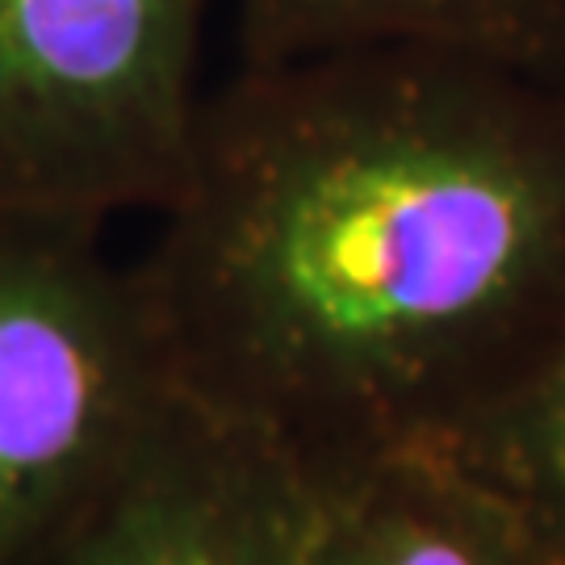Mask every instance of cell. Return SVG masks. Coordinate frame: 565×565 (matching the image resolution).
Wrapping results in <instances>:
<instances>
[{
    "instance_id": "obj_1",
    "label": "cell",
    "mask_w": 565,
    "mask_h": 565,
    "mask_svg": "<svg viewBox=\"0 0 565 565\" xmlns=\"http://www.w3.org/2000/svg\"><path fill=\"white\" fill-rule=\"evenodd\" d=\"M130 268L168 377L310 486L440 457L565 335V76L239 63Z\"/></svg>"
},
{
    "instance_id": "obj_2",
    "label": "cell",
    "mask_w": 565,
    "mask_h": 565,
    "mask_svg": "<svg viewBox=\"0 0 565 565\" xmlns=\"http://www.w3.org/2000/svg\"><path fill=\"white\" fill-rule=\"evenodd\" d=\"M205 0H0V218L160 214L205 88Z\"/></svg>"
},
{
    "instance_id": "obj_3",
    "label": "cell",
    "mask_w": 565,
    "mask_h": 565,
    "mask_svg": "<svg viewBox=\"0 0 565 565\" xmlns=\"http://www.w3.org/2000/svg\"><path fill=\"white\" fill-rule=\"evenodd\" d=\"M105 226L0 218V565H21L168 390Z\"/></svg>"
},
{
    "instance_id": "obj_4",
    "label": "cell",
    "mask_w": 565,
    "mask_h": 565,
    "mask_svg": "<svg viewBox=\"0 0 565 565\" xmlns=\"http://www.w3.org/2000/svg\"><path fill=\"white\" fill-rule=\"evenodd\" d=\"M315 486L168 382L21 565H310Z\"/></svg>"
},
{
    "instance_id": "obj_5",
    "label": "cell",
    "mask_w": 565,
    "mask_h": 565,
    "mask_svg": "<svg viewBox=\"0 0 565 565\" xmlns=\"http://www.w3.org/2000/svg\"><path fill=\"white\" fill-rule=\"evenodd\" d=\"M310 565H562L524 515L445 457L315 486Z\"/></svg>"
},
{
    "instance_id": "obj_6",
    "label": "cell",
    "mask_w": 565,
    "mask_h": 565,
    "mask_svg": "<svg viewBox=\"0 0 565 565\" xmlns=\"http://www.w3.org/2000/svg\"><path fill=\"white\" fill-rule=\"evenodd\" d=\"M445 46L565 76V0H239V63Z\"/></svg>"
},
{
    "instance_id": "obj_7",
    "label": "cell",
    "mask_w": 565,
    "mask_h": 565,
    "mask_svg": "<svg viewBox=\"0 0 565 565\" xmlns=\"http://www.w3.org/2000/svg\"><path fill=\"white\" fill-rule=\"evenodd\" d=\"M440 457L503 494L565 565V335Z\"/></svg>"
}]
</instances>
